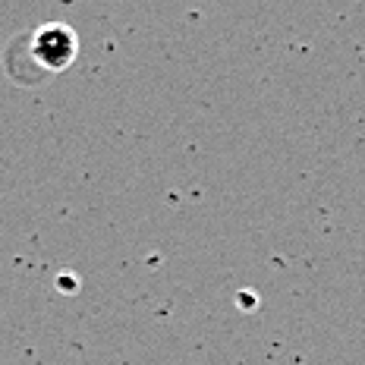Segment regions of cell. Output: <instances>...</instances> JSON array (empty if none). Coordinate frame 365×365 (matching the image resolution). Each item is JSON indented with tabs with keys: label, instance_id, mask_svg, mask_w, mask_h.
Here are the masks:
<instances>
[{
	"label": "cell",
	"instance_id": "6da1fadb",
	"mask_svg": "<svg viewBox=\"0 0 365 365\" xmlns=\"http://www.w3.org/2000/svg\"><path fill=\"white\" fill-rule=\"evenodd\" d=\"M29 57L44 73H63L79 57V35L66 22H44L29 35Z\"/></svg>",
	"mask_w": 365,
	"mask_h": 365
}]
</instances>
